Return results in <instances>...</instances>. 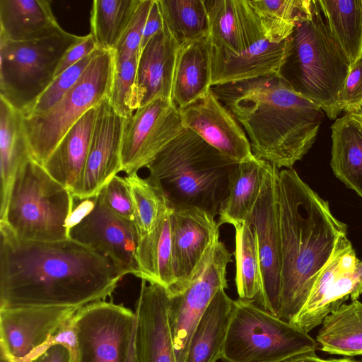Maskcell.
<instances>
[{
    "mask_svg": "<svg viewBox=\"0 0 362 362\" xmlns=\"http://www.w3.org/2000/svg\"><path fill=\"white\" fill-rule=\"evenodd\" d=\"M122 278L112 263L69 238H17L0 222V308H81L104 300Z\"/></svg>",
    "mask_w": 362,
    "mask_h": 362,
    "instance_id": "6da1fadb",
    "label": "cell"
},
{
    "mask_svg": "<svg viewBox=\"0 0 362 362\" xmlns=\"http://www.w3.org/2000/svg\"><path fill=\"white\" fill-rule=\"evenodd\" d=\"M276 202L281 266L278 317L291 322L303 308L339 241L347 236V227L293 168L278 173Z\"/></svg>",
    "mask_w": 362,
    "mask_h": 362,
    "instance_id": "7a4b0ae2",
    "label": "cell"
},
{
    "mask_svg": "<svg viewBox=\"0 0 362 362\" xmlns=\"http://www.w3.org/2000/svg\"><path fill=\"white\" fill-rule=\"evenodd\" d=\"M211 89L243 128L253 155L279 170L308 152L325 115L276 73Z\"/></svg>",
    "mask_w": 362,
    "mask_h": 362,
    "instance_id": "3957f363",
    "label": "cell"
},
{
    "mask_svg": "<svg viewBox=\"0 0 362 362\" xmlns=\"http://www.w3.org/2000/svg\"><path fill=\"white\" fill-rule=\"evenodd\" d=\"M238 163L184 129L146 168L148 179L164 192L172 208H196L215 217Z\"/></svg>",
    "mask_w": 362,
    "mask_h": 362,
    "instance_id": "277c9868",
    "label": "cell"
},
{
    "mask_svg": "<svg viewBox=\"0 0 362 362\" xmlns=\"http://www.w3.org/2000/svg\"><path fill=\"white\" fill-rule=\"evenodd\" d=\"M288 52L279 74L298 94L319 105L330 119L341 112L340 95L350 64L331 35L318 0L288 37Z\"/></svg>",
    "mask_w": 362,
    "mask_h": 362,
    "instance_id": "5b68a950",
    "label": "cell"
},
{
    "mask_svg": "<svg viewBox=\"0 0 362 362\" xmlns=\"http://www.w3.org/2000/svg\"><path fill=\"white\" fill-rule=\"evenodd\" d=\"M74 199L70 190L30 156L18 170L0 222L22 240H65L69 238L67 222L74 209Z\"/></svg>",
    "mask_w": 362,
    "mask_h": 362,
    "instance_id": "8992f818",
    "label": "cell"
},
{
    "mask_svg": "<svg viewBox=\"0 0 362 362\" xmlns=\"http://www.w3.org/2000/svg\"><path fill=\"white\" fill-rule=\"evenodd\" d=\"M316 340L307 332L254 302L238 299L233 307L221 358L225 362H285L315 353Z\"/></svg>",
    "mask_w": 362,
    "mask_h": 362,
    "instance_id": "52a82bcc",
    "label": "cell"
},
{
    "mask_svg": "<svg viewBox=\"0 0 362 362\" xmlns=\"http://www.w3.org/2000/svg\"><path fill=\"white\" fill-rule=\"evenodd\" d=\"M113 69L112 51L98 49L78 81L54 105L41 114L23 116L33 159L42 165L75 123L108 97Z\"/></svg>",
    "mask_w": 362,
    "mask_h": 362,
    "instance_id": "ba28073f",
    "label": "cell"
},
{
    "mask_svg": "<svg viewBox=\"0 0 362 362\" xmlns=\"http://www.w3.org/2000/svg\"><path fill=\"white\" fill-rule=\"evenodd\" d=\"M83 37L63 30L32 41L0 38V97L25 114L53 81L64 53Z\"/></svg>",
    "mask_w": 362,
    "mask_h": 362,
    "instance_id": "9c48e42d",
    "label": "cell"
},
{
    "mask_svg": "<svg viewBox=\"0 0 362 362\" xmlns=\"http://www.w3.org/2000/svg\"><path fill=\"white\" fill-rule=\"evenodd\" d=\"M74 362H134L136 315L122 304L98 300L76 312Z\"/></svg>",
    "mask_w": 362,
    "mask_h": 362,
    "instance_id": "30bf717a",
    "label": "cell"
},
{
    "mask_svg": "<svg viewBox=\"0 0 362 362\" xmlns=\"http://www.w3.org/2000/svg\"><path fill=\"white\" fill-rule=\"evenodd\" d=\"M231 254L220 240L207 250L186 289L170 296L169 324L177 362H185L191 337L213 298L228 287Z\"/></svg>",
    "mask_w": 362,
    "mask_h": 362,
    "instance_id": "8fae6325",
    "label": "cell"
},
{
    "mask_svg": "<svg viewBox=\"0 0 362 362\" xmlns=\"http://www.w3.org/2000/svg\"><path fill=\"white\" fill-rule=\"evenodd\" d=\"M80 308H0V355L10 362H29L54 343Z\"/></svg>",
    "mask_w": 362,
    "mask_h": 362,
    "instance_id": "7c38bea8",
    "label": "cell"
},
{
    "mask_svg": "<svg viewBox=\"0 0 362 362\" xmlns=\"http://www.w3.org/2000/svg\"><path fill=\"white\" fill-rule=\"evenodd\" d=\"M180 109L173 100L158 98L125 118L121 147L127 175L146 166L184 129Z\"/></svg>",
    "mask_w": 362,
    "mask_h": 362,
    "instance_id": "4fadbf2b",
    "label": "cell"
},
{
    "mask_svg": "<svg viewBox=\"0 0 362 362\" xmlns=\"http://www.w3.org/2000/svg\"><path fill=\"white\" fill-rule=\"evenodd\" d=\"M279 169L267 163L261 189L245 221L254 228L262 278L258 302L278 317L281 291L280 240L276 184Z\"/></svg>",
    "mask_w": 362,
    "mask_h": 362,
    "instance_id": "5bb4252c",
    "label": "cell"
},
{
    "mask_svg": "<svg viewBox=\"0 0 362 362\" xmlns=\"http://www.w3.org/2000/svg\"><path fill=\"white\" fill-rule=\"evenodd\" d=\"M69 238L108 259L122 277L128 274L138 276L139 236L135 224L110 210L100 194L93 210L69 229Z\"/></svg>",
    "mask_w": 362,
    "mask_h": 362,
    "instance_id": "9a60e30c",
    "label": "cell"
},
{
    "mask_svg": "<svg viewBox=\"0 0 362 362\" xmlns=\"http://www.w3.org/2000/svg\"><path fill=\"white\" fill-rule=\"evenodd\" d=\"M95 119L83 174L74 189L80 200L98 195L122 170L121 147L125 118L105 98L95 107Z\"/></svg>",
    "mask_w": 362,
    "mask_h": 362,
    "instance_id": "2e32d148",
    "label": "cell"
},
{
    "mask_svg": "<svg viewBox=\"0 0 362 362\" xmlns=\"http://www.w3.org/2000/svg\"><path fill=\"white\" fill-rule=\"evenodd\" d=\"M171 235L175 286L170 294L182 293L187 287L209 247L220 237L215 217L196 208H173Z\"/></svg>",
    "mask_w": 362,
    "mask_h": 362,
    "instance_id": "e0dca14e",
    "label": "cell"
},
{
    "mask_svg": "<svg viewBox=\"0 0 362 362\" xmlns=\"http://www.w3.org/2000/svg\"><path fill=\"white\" fill-rule=\"evenodd\" d=\"M180 111L184 128L192 131L223 155L238 163L254 156L243 128L211 89Z\"/></svg>",
    "mask_w": 362,
    "mask_h": 362,
    "instance_id": "ac0fdd59",
    "label": "cell"
},
{
    "mask_svg": "<svg viewBox=\"0 0 362 362\" xmlns=\"http://www.w3.org/2000/svg\"><path fill=\"white\" fill-rule=\"evenodd\" d=\"M141 281L134 362H177L168 318L170 295L161 285Z\"/></svg>",
    "mask_w": 362,
    "mask_h": 362,
    "instance_id": "d6986e66",
    "label": "cell"
},
{
    "mask_svg": "<svg viewBox=\"0 0 362 362\" xmlns=\"http://www.w3.org/2000/svg\"><path fill=\"white\" fill-rule=\"evenodd\" d=\"M214 49L239 54L265 39L261 21L249 0L205 1Z\"/></svg>",
    "mask_w": 362,
    "mask_h": 362,
    "instance_id": "ffe728a7",
    "label": "cell"
},
{
    "mask_svg": "<svg viewBox=\"0 0 362 362\" xmlns=\"http://www.w3.org/2000/svg\"><path fill=\"white\" fill-rule=\"evenodd\" d=\"M180 47L164 24V28L141 51L135 83L138 109L158 98L173 100V79Z\"/></svg>",
    "mask_w": 362,
    "mask_h": 362,
    "instance_id": "44dd1931",
    "label": "cell"
},
{
    "mask_svg": "<svg viewBox=\"0 0 362 362\" xmlns=\"http://www.w3.org/2000/svg\"><path fill=\"white\" fill-rule=\"evenodd\" d=\"M288 45V37L280 42H272L265 38L239 54L211 47L212 86L278 74Z\"/></svg>",
    "mask_w": 362,
    "mask_h": 362,
    "instance_id": "7402d4cb",
    "label": "cell"
},
{
    "mask_svg": "<svg viewBox=\"0 0 362 362\" xmlns=\"http://www.w3.org/2000/svg\"><path fill=\"white\" fill-rule=\"evenodd\" d=\"M211 44L209 37L181 45L173 85V101L184 108L206 95L211 85Z\"/></svg>",
    "mask_w": 362,
    "mask_h": 362,
    "instance_id": "603a6c76",
    "label": "cell"
},
{
    "mask_svg": "<svg viewBox=\"0 0 362 362\" xmlns=\"http://www.w3.org/2000/svg\"><path fill=\"white\" fill-rule=\"evenodd\" d=\"M58 24L47 0H0V38L25 42L57 35Z\"/></svg>",
    "mask_w": 362,
    "mask_h": 362,
    "instance_id": "cb8c5ba5",
    "label": "cell"
},
{
    "mask_svg": "<svg viewBox=\"0 0 362 362\" xmlns=\"http://www.w3.org/2000/svg\"><path fill=\"white\" fill-rule=\"evenodd\" d=\"M95 112V107L86 112L66 132L42 164L47 173L71 193L86 165Z\"/></svg>",
    "mask_w": 362,
    "mask_h": 362,
    "instance_id": "d4e9b609",
    "label": "cell"
},
{
    "mask_svg": "<svg viewBox=\"0 0 362 362\" xmlns=\"http://www.w3.org/2000/svg\"><path fill=\"white\" fill-rule=\"evenodd\" d=\"M23 113L0 97V220L5 215L15 176L30 156Z\"/></svg>",
    "mask_w": 362,
    "mask_h": 362,
    "instance_id": "484cf974",
    "label": "cell"
},
{
    "mask_svg": "<svg viewBox=\"0 0 362 362\" xmlns=\"http://www.w3.org/2000/svg\"><path fill=\"white\" fill-rule=\"evenodd\" d=\"M233 307L225 288L219 290L192 333L185 362H216L221 358Z\"/></svg>",
    "mask_w": 362,
    "mask_h": 362,
    "instance_id": "4316f807",
    "label": "cell"
},
{
    "mask_svg": "<svg viewBox=\"0 0 362 362\" xmlns=\"http://www.w3.org/2000/svg\"><path fill=\"white\" fill-rule=\"evenodd\" d=\"M331 129L332 171L362 198V124L346 114L335 119Z\"/></svg>",
    "mask_w": 362,
    "mask_h": 362,
    "instance_id": "83f0119b",
    "label": "cell"
},
{
    "mask_svg": "<svg viewBox=\"0 0 362 362\" xmlns=\"http://www.w3.org/2000/svg\"><path fill=\"white\" fill-rule=\"evenodd\" d=\"M172 209L151 233L139 238L136 256L137 277L161 285L169 295L175 282L171 235Z\"/></svg>",
    "mask_w": 362,
    "mask_h": 362,
    "instance_id": "f1b7e54d",
    "label": "cell"
},
{
    "mask_svg": "<svg viewBox=\"0 0 362 362\" xmlns=\"http://www.w3.org/2000/svg\"><path fill=\"white\" fill-rule=\"evenodd\" d=\"M316 341L330 354L362 355V303L343 304L323 320Z\"/></svg>",
    "mask_w": 362,
    "mask_h": 362,
    "instance_id": "f546056e",
    "label": "cell"
},
{
    "mask_svg": "<svg viewBox=\"0 0 362 362\" xmlns=\"http://www.w3.org/2000/svg\"><path fill=\"white\" fill-rule=\"evenodd\" d=\"M267 161L255 156L239 163L232 173L228 194L219 213L218 224L235 226L245 222L259 193Z\"/></svg>",
    "mask_w": 362,
    "mask_h": 362,
    "instance_id": "4dcf8cb0",
    "label": "cell"
},
{
    "mask_svg": "<svg viewBox=\"0 0 362 362\" xmlns=\"http://www.w3.org/2000/svg\"><path fill=\"white\" fill-rule=\"evenodd\" d=\"M332 37L354 64L362 57V0H318Z\"/></svg>",
    "mask_w": 362,
    "mask_h": 362,
    "instance_id": "1f68e13d",
    "label": "cell"
},
{
    "mask_svg": "<svg viewBox=\"0 0 362 362\" xmlns=\"http://www.w3.org/2000/svg\"><path fill=\"white\" fill-rule=\"evenodd\" d=\"M361 293L362 260H359L354 271L337 277L322 297L311 307L300 310L291 323L308 333L349 298L356 300Z\"/></svg>",
    "mask_w": 362,
    "mask_h": 362,
    "instance_id": "d6a6232c",
    "label": "cell"
},
{
    "mask_svg": "<svg viewBox=\"0 0 362 362\" xmlns=\"http://www.w3.org/2000/svg\"><path fill=\"white\" fill-rule=\"evenodd\" d=\"M141 0H94L90 26L97 47L114 51Z\"/></svg>",
    "mask_w": 362,
    "mask_h": 362,
    "instance_id": "836d02e7",
    "label": "cell"
},
{
    "mask_svg": "<svg viewBox=\"0 0 362 362\" xmlns=\"http://www.w3.org/2000/svg\"><path fill=\"white\" fill-rule=\"evenodd\" d=\"M165 25L181 45L209 36L210 23L204 0H158Z\"/></svg>",
    "mask_w": 362,
    "mask_h": 362,
    "instance_id": "e575fe53",
    "label": "cell"
},
{
    "mask_svg": "<svg viewBox=\"0 0 362 362\" xmlns=\"http://www.w3.org/2000/svg\"><path fill=\"white\" fill-rule=\"evenodd\" d=\"M235 283L239 299L258 301L262 289L259 252L255 232L247 221L235 226Z\"/></svg>",
    "mask_w": 362,
    "mask_h": 362,
    "instance_id": "d590c367",
    "label": "cell"
},
{
    "mask_svg": "<svg viewBox=\"0 0 362 362\" xmlns=\"http://www.w3.org/2000/svg\"><path fill=\"white\" fill-rule=\"evenodd\" d=\"M258 16L264 37L272 42L287 39L308 13L311 0H249Z\"/></svg>",
    "mask_w": 362,
    "mask_h": 362,
    "instance_id": "8d00e7d4",
    "label": "cell"
},
{
    "mask_svg": "<svg viewBox=\"0 0 362 362\" xmlns=\"http://www.w3.org/2000/svg\"><path fill=\"white\" fill-rule=\"evenodd\" d=\"M133 200L134 223L139 238L151 233L171 209L164 192L137 173L125 177Z\"/></svg>",
    "mask_w": 362,
    "mask_h": 362,
    "instance_id": "74e56055",
    "label": "cell"
},
{
    "mask_svg": "<svg viewBox=\"0 0 362 362\" xmlns=\"http://www.w3.org/2000/svg\"><path fill=\"white\" fill-rule=\"evenodd\" d=\"M139 57L134 56L120 62H114L109 100L115 111L127 118L137 109L135 83Z\"/></svg>",
    "mask_w": 362,
    "mask_h": 362,
    "instance_id": "f35d334b",
    "label": "cell"
},
{
    "mask_svg": "<svg viewBox=\"0 0 362 362\" xmlns=\"http://www.w3.org/2000/svg\"><path fill=\"white\" fill-rule=\"evenodd\" d=\"M97 50L57 76L31 109L23 116L30 117L41 114L54 105L78 81L93 59Z\"/></svg>",
    "mask_w": 362,
    "mask_h": 362,
    "instance_id": "ab89813d",
    "label": "cell"
},
{
    "mask_svg": "<svg viewBox=\"0 0 362 362\" xmlns=\"http://www.w3.org/2000/svg\"><path fill=\"white\" fill-rule=\"evenodd\" d=\"M153 0H141L121 40L115 49V62H120L134 56L139 57L146 21Z\"/></svg>",
    "mask_w": 362,
    "mask_h": 362,
    "instance_id": "60d3db41",
    "label": "cell"
},
{
    "mask_svg": "<svg viewBox=\"0 0 362 362\" xmlns=\"http://www.w3.org/2000/svg\"><path fill=\"white\" fill-rule=\"evenodd\" d=\"M99 194L107 206L115 214L134 221L133 200L125 177L115 175Z\"/></svg>",
    "mask_w": 362,
    "mask_h": 362,
    "instance_id": "b9f144b4",
    "label": "cell"
},
{
    "mask_svg": "<svg viewBox=\"0 0 362 362\" xmlns=\"http://www.w3.org/2000/svg\"><path fill=\"white\" fill-rule=\"evenodd\" d=\"M341 112L353 114L362 109V57L351 65L340 95Z\"/></svg>",
    "mask_w": 362,
    "mask_h": 362,
    "instance_id": "7bdbcfd3",
    "label": "cell"
},
{
    "mask_svg": "<svg viewBox=\"0 0 362 362\" xmlns=\"http://www.w3.org/2000/svg\"><path fill=\"white\" fill-rule=\"evenodd\" d=\"M96 49L98 47L93 35L89 33L83 36L82 40L64 53L57 68L54 78Z\"/></svg>",
    "mask_w": 362,
    "mask_h": 362,
    "instance_id": "ee69618b",
    "label": "cell"
},
{
    "mask_svg": "<svg viewBox=\"0 0 362 362\" xmlns=\"http://www.w3.org/2000/svg\"><path fill=\"white\" fill-rule=\"evenodd\" d=\"M29 362H74L71 349L62 343H54Z\"/></svg>",
    "mask_w": 362,
    "mask_h": 362,
    "instance_id": "f6af8a7d",
    "label": "cell"
},
{
    "mask_svg": "<svg viewBox=\"0 0 362 362\" xmlns=\"http://www.w3.org/2000/svg\"><path fill=\"white\" fill-rule=\"evenodd\" d=\"M163 28L164 21L158 4V0H153L144 27L141 43V51L146 45L151 38Z\"/></svg>",
    "mask_w": 362,
    "mask_h": 362,
    "instance_id": "bcb514c9",
    "label": "cell"
},
{
    "mask_svg": "<svg viewBox=\"0 0 362 362\" xmlns=\"http://www.w3.org/2000/svg\"><path fill=\"white\" fill-rule=\"evenodd\" d=\"M96 197L80 200L81 202L74 209L68 220L67 228L69 229L79 223L94 208Z\"/></svg>",
    "mask_w": 362,
    "mask_h": 362,
    "instance_id": "7dc6e473",
    "label": "cell"
},
{
    "mask_svg": "<svg viewBox=\"0 0 362 362\" xmlns=\"http://www.w3.org/2000/svg\"><path fill=\"white\" fill-rule=\"evenodd\" d=\"M315 353L305 354L293 357L285 362H323Z\"/></svg>",
    "mask_w": 362,
    "mask_h": 362,
    "instance_id": "c3c4849f",
    "label": "cell"
},
{
    "mask_svg": "<svg viewBox=\"0 0 362 362\" xmlns=\"http://www.w3.org/2000/svg\"><path fill=\"white\" fill-rule=\"evenodd\" d=\"M323 362H358L351 358H340V359H329L324 360Z\"/></svg>",
    "mask_w": 362,
    "mask_h": 362,
    "instance_id": "681fc988",
    "label": "cell"
},
{
    "mask_svg": "<svg viewBox=\"0 0 362 362\" xmlns=\"http://www.w3.org/2000/svg\"><path fill=\"white\" fill-rule=\"evenodd\" d=\"M0 362H10L7 358L4 356L0 355Z\"/></svg>",
    "mask_w": 362,
    "mask_h": 362,
    "instance_id": "f907efd6",
    "label": "cell"
}]
</instances>
